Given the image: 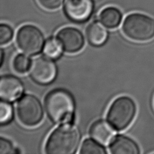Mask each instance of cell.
Wrapping results in <instances>:
<instances>
[{
    "mask_svg": "<svg viewBox=\"0 0 154 154\" xmlns=\"http://www.w3.org/2000/svg\"><path fill=\"white\" fill-rule=\"evenodd\" d=\"M81 141V133L73 122L60 124L48 137L45 146L46 153L73 154Z\"/></svg>",
    "mask_w": 154,
    "mask_h": 154,
    "instance_id": "1",
    "label": "cell"
},
{
    "mask_svg": "<svg viewBox=\"0 0 154 154\" xmlns=\"http://www.w3.org/2000/svg\"><path fill=\"white\" fill-rule=\"evenodd\" d=\"M45 107L49 118L55 123L73 122L75 102L70 92L63 88L51 91L45 99Z\"/></svg>",
    "mask_w": 154,
    "mask_h": 154,
    "instance_id": "2",
    "label": "cell"
},
{
    "mask_svg": "<svg viewBox=\"0 0 154 154\" xmlns=\"http://www.w3.org/2000/svg\"><path fill=\"white\" fill-rule=\"evenodd\" d=\"M136 113L137 106L134 100L123 96L112 102L108 110L106 119L115 130L121 131L129 126Z\"/></svg>",
    "mask_w": 154,
    "mask_h": 154,
    "instance_id": "3",
    "label": "cell"
},
{
    "mask_svg": "<svg viewBox=\"0 0 154 154\" xmlns=\"http://www.w3.org/2000/svg\"><path fill=\"white\" fill-rule=\"evenodd\" d=\"M122 31L129 39L136 42H147L154 37V19L145 14L133 13L125 19Z\"/></svg>",
    "mask_w": 154,
    "mask_h": 154,
    "instance_id": "4",
    "label": "cell"
},
{
    "mask_svg": "<svg viewBox=\"0 0 154 154\" xmlns=\"http://www.w3.org/2000/svg\"><path fill=\"white\" fill-rule=\"evenodd\" d=\"M16 113L23 125L32 127L41 122L44 111L40 100L35 96L26 94L19 99L16 104Z\"/></svg>",
    "mask_w": 154,
    "mask_h": 154,
    "instance_id": "5",
    "label": "cell"
},
{
    "mask_svg": "<svg viewBox=\"0 0 154 154\" xmlns=\"http://www.w3.org/2000/svg\"><path fill=\"white\" fill-rule=\"evenodd\" d=\"M16 43L25 54L33 56L38 54L43 49L45 41L39 28L32 25H25L19 29Z\"/></svg>",
    "mask_w": 154,
    "mask_h": 154,
    "instance_id": "6",
    "label": "cell"
},
{
    "mask_svg": "<svg viewBox=\"0 0 154 154\" xmlns=\"http://www.w3.org/2000/svg\"><path fill=\"white\" fill-rule=\"evenodd\" d=\"M29 70L32 79L39 84L52 82L57 73L55 63L46 55L39 56L32 60Z\"/></svg>",
    "mask_w": 154,
    "mask_h": 154,
    "instance_id": "7",
    "label": "cell"
},
{
    "mask_svg": "<svg viewBox=\"0 0 154 154\" xmlns=\"http://www.w3.org/2000/svg\"><path fill=\"white\" fill-rule=\"evenodd\" d=\"M57 39L63 49L70 54L80 51L84 46V37L82 33L73 27H65L61 29L57 32Z\"/></svg>",
    "mask_w": 154,
    "mask_h": 154,
    "instance_id": "8",
    "label": "cell"
},
{
    "mask_svg": "<svg viewBox=\"0 0 154 154\" xmlns=\"http://www.w3.org/2000/svg\"><path fill=\"white\" fill-rule=\"evenodd\" d=\"M94 5L92 0H66L64 10L67 17L75 22H84L91 16Z\"/></svg>",
    "mask_w": 154,
    "mask_h": 154,
    "instance_id": "9",
    "label": "cell"
},
{
    "mask_svg": "<svg viewBox=\"0 0 154 154\" xmlns=\"http://www.w3.org/2000/svg\"><path fill=\"white\" fill-rule=\"evenodd\" d=\"M23 91V84L17 77L5 75L0 80V96L2 100L12 102L19 99Z\"/></svg>",
    "mask_w": 154,
    "mask_h": 154,
    "instance_id": "10",
    "label": "cell"
},
{
    "mask_svg": "<svg viewBox=\"0 0 154 154\" xmlns=\"http://www.w3.org/2000/svg\"><path fill=\"white\" fill-rule=\"evenodd\" d=\"M109 150L113 154H139L140 148L130 137L119 135L116 136L109 145Z\"/></svg>",
    "mask_w": 154,
    "mask_h": 154,
    "instance_id": "11",
    "label": "cell"
},
{
    "mask_svg": "<svg viewBox=\"0 0 154 154\" xmlns=\"http://www.w3.org/2000/svg\"><path fill=\"white\" fill-rule=\"evenodd\" d=\"M114 130L108 122L98 120L91 126L90 134L94 140L103 145H106L109 143L114 138Z\"/></svg>",
    "mask_w": 154,
    "mask_h": 154,
    "instance_id": "12",
    "label": "cell"
},
{
    "mask_svg": "<svg viewBox=\"0 0 154 154\" xmlns=\"http://www.w3.org/2000/svg\"><path fill=\"white\" fill-rule=\"evenodd\" d=\"M105 25L98 21H94L89 25L87 29V38L88 42L93 46L103 45L108 36Z\"/></svg>",
    "mask_w": 154,
    "mask_h": 154,
    "instance_id": "13",
    "label": "cell"
},
{
    "mask_svg": "<svg viewBox=\"0 0 154 154\" xmlns=\"http://www.w3.org/2000/svg\"><path fill=\"white\" fill-rule=\"evenodd\" d=\"M122 19L120 11L114 7H107L103 9L99 14L100 22L106 27L114 28L117 27Z\"/></svg>",
    "mask_w": 154,
    "mask_h": 154,
    "instance_id": "14",
    "label": "cell"
},
{
    "mask_svg": "<svg viewBox=\"0 0 154 154\" xmlns=\"http://www.w3.org/2000/svg\"><path fill=\"white\" fill-rule=\"evenodd\" d=\"M79 153L82 154H105L106 153V150L103 144L93 138H87L82 142Z\"/></svg>",
    "mask_w": 154,
    "mask_h": 154,
    "instance_id": "15",
    "label": "cell"
},
{
    "mask_svg": "<svg viewBox=\"0 0 154 154\" xmlns=\"http://www.w3.org/2000/svg\"><path fill=\"white\" fill-rule=\"evenodd\" d=\"M63 48L57 38H50L45 44L43 52L45 55L52 58H59L62 54Z\"/></svg>",
    "mask_w": 154,
    "mask_h": 154,
    "instance_id": "16",
    "label": "cell"
},
{
    "mask_svg": "<svg viewBox=\"0 0 154 154\" xmlns=\"http://www.w3.org/2000/svg\"><path fill=\"white\" fill-rule=\"evenodd\" d=\"M31 61L25 54H17L13 61V66L16 72L19 73H25L29 70Z\"/></svg>",
    "mask_w": 154,
    "mask_h": 154,
    "instance_id": "17",
    "label": "cell"
},
{
    "mask_svg": "<svg viewBox=\"0 0 154 154\" xmlns=\"http://www.w3.org/2000/svg\"><path fill=\"white\" fill-rule=\"evenodd\" d=\"M0 122L2 125L8 123L13 118V110L12 106L6 101H1L0 105Z\"/></svg>",
    "mask_w": 154,
    "mask_h": 154,
    "instance_id": "18",
    "label": "cell"
},
{
    "mask_svg": "<svg viewBox=\"0 0 154 154\" xmlns=\"http://www.w3.org/2000/svg\"><path fill=\"white\" fill-rule=\"evenodd\" d=\"M13 31L12 28L5 23L0 25V43L4 45L8 43L13 38Z\"/></svg>",
    "mask_w": 154,
    "mask_h": 154,
    "instance_id": "19",
    "label": "cell"
},
{
    "mask_svg": "<svg viewBox=\"0 0 154 154\" xmlns=\"http://www.w3.org/2000/svg\"><path fill=\"white\" fill-rule=\"evenodd\" d=\"M19 152L10 140L3 137L0 138V154H16Z\"/></svg>",
    "mask_w": 154,
    "mask_h": 154,
    "instance_id": "20",
    "label": "cell"
},
{
    "mask_svg": "<svg viewBox=\"0 0 154 154\" xmlns=\"http://www.w3.org/2000/svg\"><path fill=\"white\" fill-rule=\"evenodd\" d=\"M42 6L48 10H55L62 5L64 0H38Z\"/></svg>",
    "mask_w": 154,
    "mask_h": 154,
    "instance_id": "21",
    "label": "cell"
},
{
    "mask_svg": "<svg viewBox=\"0 0 154 154\" xmlns=\"http://www.w3.org/2000/svg\"><path fill=\"white\" fill-rule=\"evenodd\" d=\"M4 57H5V53L4 52V50L1 49V60H0V63H1V67H2V64L4 63Z\"/></svg>",
    "mask_w": 154,
    "mask_h": 154,
    "instance_id": "22",
    "label": "cell"
}]
</instances>
